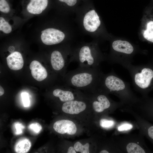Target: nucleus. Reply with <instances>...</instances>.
Returning a JSON list of instances; mask_svg holds the SVG:
<instances>
[{
    "instance_id": "4468645a",
    "label": "nucleus",
    "mask_w": 153,
    "mask_h": 153,
    "mask_svg": "<svg viewBox=\"0 0 153 153\" xmlns=\"http://www.w3.org/2000/svg\"><path fill=\"white\" fill-rule=\"evenodd\" d=\"M83 24L85 29L89 32H94L97 29L101 22L99 16L94 10L89 11L85 14Z\"/></svg>"
},
{
    "instance_id": "bb28decb",
    "label": "nucleus",
    "mask_w": 153,
    "mask_h": 153,
    "mask_svg": "<svg viewBox=\"0 0 153 153\" xmlns=\"http://www.w3.org/2000/svg\"><path fill=\"white\" fill-rule=\"evenodd\" d=\"M22 100L24 106L27 107L30 105V100L28 93L26 92H22L21 94Z\"/></svg>"
},
{
    "instance_id": "7ed1b4c3",
    "label": "nucleus",
    "mask_w": 153,
    "mask_h": 153,
    "mask_svg": "<svg viewBox=\"0 0 153 153\" xmlns=\"http://www.w3.org/2000/svg\"><path fill=\"white\" fill-rule=\"evenodd\" d=\"M144 137L139 133L138 134L124 133L115 134L112 139L122 153H153L146 144Z\"/></svg>"
},
{
    "instance_id": "b1692460",
    "label": "nucleus",
    "mask_w": 153,
    "mask_h": 153,
    "mask_svg": "<svg viewBox=\"0 0 153 153\" xmlns=\"http://www.w3.org/2000/svg\"><path fill=\"white\" fill-rule=\"evenodd\" d=\"M0 30L6 34L9 33L12 31L11 25L2 17L0 18Z\"/></svg>"
},
{
    "instance_id": "2eb2a0df",
    "label": "nucleus",
    "mask_w": 153,
    "mask_h": 153,
    "mask_svg": "<svg viewBox=\"0 0 153 153\" xmlns=\"http://www.w3.org/2000/svg\"><path fill=\"white\" fill-rule=\"evenodd\" d=\"M66 56H63L58 50H55L52 52L50 56V63L54 70L59 71L65 70L67 65L70 63Z\"/></svg>"
},
{
    "instance_id": "1a4fd4ad",
    "label": "nucleus",
    "mask_w": 153,
    "mask_h": 153,
    "mask_svg": "<svg viewBox=\"0 0 153 153\" xmlns=\"http://www.w3.org/2000/svg\"><path fill=\"white\" fill-rule=\"evenodd\" d=\"M41 39L42 42L47 45L57 44L62 42L65 37L64 33L54 28H48L41 32Z\"/></svg>"
},
{
    "instance_id": "6ab92c4d",
    "label": "nucleus",
    "mask_w": 153,
    "mask_h": 153,
    "mask_svg": "<svg viewBox=\"0 0 153 153\" xmlns=\"http://www.w3.org/2000/svg\"><path fill=\"white\" fill-rule=\"evenodd\" d=\"M31 143L27 138H22L15 143L14 150L17 153H26L28 152L31 147Z\"/></svg>"
},
{
    "instance_id": "c756f323",
    "label": "nucleus",
    "mask_w": 153,
    "mask_h": 153,
    "mask_svg": "<svg viewBox=\"0 0 153 153\" xmlns=\"http://www.w3.org/2000/svg\"><path fill=\"white\" fill-rule=\"evenodd\" d=\"M67 153H76V151L74 147L73 146L69 147L67 151Z\"/></svg>"
},
{
    "instance_id": "6e6552de",
    "label": "nucleus",
    "mask_w": 153,
    "mask_h": 153,
    "mask_svg": "<svg viewBox=\"0 0 153 153\" xmlns=\"http://www.w3.org/2000/svg\"><path fill=\"white\" fill-rule=\"evenodd\" d=\"M123 111L131 114L134 117L139 133L146 137L153 145V124L141 117L129 107H124Z\"/></svg>"
},
{
    "instance_id": "cd10ccee",
    "label": "nucleus",
    "mask_w": 153,
    "mask_h": 153,
    "mask_svg": "<svg viewBox=\"0 0 153 153\" xmlns=\"http://www.w3.org/2000/svg\"><path fill=\"white\" fill-rule=\"evenodd\" d=\"M60 2L64 3L70 7L75 5L76 3L77 0H58Z\"/></svg>"
},
{
    "instance_id": "9d476101",
    "label": "nucleus",
    "mask_w": 153,
    "mask_h": 153,
    "mask_svg": "<svg viewBox=\"0 0 153 153\" xmlns=\"http://www.w3.org/2000/svg\"><path fill=\"white\" fill-rule=\"evenodd\" d=\"M112 47L115 52L124 54L128 66L131 64L133 60L129 56L133 53L134 48L129 42L125 41L116 40L112 42Z\"/></svg>"
},
{
    "instance_id": "f8f14e48",
    "label": "nucleus",
    "mask_w": 153,
    "mask_h": 153,
    "mask_svg": "<svg viewBox=\"0 0 153 153\" xmlns=\"http://www.w3.org/2000/svg\"><path fill=\"white\" fill-rule=\"evenodd\" d=\"M77 99L64 102L62 107L63 111L68 114H76L84 110L86 107V103Z\"/></svg>"
},
{
    "instance_id": "aec40b11",
    "label": "nucleus",
    "mask_w": 153,
    "mask_h": 153,
    "mask_svg": "<svg viewBox=\"0 0 153 153\" xmlns=\"http://www.w3.org/2000/svg\"><path fill=\"white\" fill-rule=\"evenodd\" d=\"M137 128L135 122L133 123L128 122H119L115 129L116 133H128L133 129Z\"/></svg>"
},
{
    "instance_id": "a211bd4d",
    "label": "nucleus",
    "mask_w": 153,
    "mask_h": 153,
    "mask_svg": "<svg viewBox=\"0 0 153 153\" xmlns=\"http://www.w3.org/2000/svg\"><path fill=\"white\" fill-rule=\"evenodd\" d=\"M6 60L8 66L12 70H18L23 67V59L21 54L18 52L11 53L6 58Z\"/></svg>"
},
{
    "instance_id": "ddd939ff",
    "label": "nucleus",
    "mask_w": 153,
    "mask_h": 153,
    "mask_svg": "<svg viewBox=\"0 0 153 153\" xmlns=\"http://www.w3.org/2000/svg\"><path fill=\"white\" fill-rule=\"evenodd\" d=\"M53 128L58 133H66L70 135L75 134L77 131L76 127L75 124L68 120H61L56 121L53 125Z\"/></svg>"
},
{
    "instance_id": "20e7f679",
    "label": "nucleus",
    "mask_w": 153,
    "mask_h": 153,
    "mask_svg": "<svg viewBox=\"0 0 153 153\" xmlns=\"http://www.w3.org/2000/svg\"><path fill=\"white\" fill-rule=\"evenodd\" d=\"M126 69L130 73L135 89L141 94L143 98L147 97L153 80V70L143 65L131 64Z\"/></svg>"
},
{
    "instance_id": "f257e3e1",
    "label": "nucleus",
    "mask_w": 153,
    "mask_h": 153,
    "mask_svg": "<svg viewBox=\"0 0 153 153\" xmlns=\"http://www.w3.org/2000/svg\"><path fill=\"white\" fill-rule=\"evenodd\" d=\"M98 87L108 94L116 96L124 106H131L140 100L132 91L129 84L118 76L112 70L107 74L103 73Z\"/></svg>"
},
{
    "instance_id": "393cba45",
    "label": "nucleus",
    "mask_w": 153,
    "mask_h": 153,
    "mask_svg": "<svg viewBox=\"0 0 153 153\" xmlns=\"http://www.w3.org/2000/svg\"><path fill=\"white\" fill-rule=\"evenodd\" d=\"M10 5L7 0H0V11L5 13H7L10 11Z\"/></svg>"
},
{
    "instance_id": "7c9ffc66",
    "label": "nucleus",
    "mask_w": 153,
    "mask_h": 153,
    "mask_svg": "<svg viewBox=\"0 0 153 153\" xmlns=\"http://www.w3.org/2000/svg\"><path fill=\"white\" fill-rule=\"evenodd\" d=\"M4 93V90L3 88L1 86H0V96L3 95Z\"/></svg>"
},
{
    "instance_id": "dca6fc26",
    "label": "nucleus",
    "mask_w": 153,
    "mask_h": 153,
    "mask_svg": "<svg viewBox=\"0 0 153 153\" xmlns=\"http://www.w3.org/2000/svg\"><path fill=\"white\" fill-rule=\"evenodd\" d=\"M49 3V0H27L26 8L29 13L39 14L47 8Z\"/></svg>"
},
{
    "instance_id": "a878e982",
    "label": "nucleus",
    "mask_w": 153,
    "mask_h": 153,
    "mask_svg": "<svg viewBox=\"0 0 153 153\" xmlns=\"http://www.w3.org/2000/svg\"><path fill=\"white\" fill-rule=\"evenodd\" d=\"M28 128L36 134L39 133L42 129L41 125L37 122L31 124L29 126Z\"/></svg>"
},
{
    "instance_id": "c85d7f7f",
    "label": "nucleus",
    "mask_w": 153,
    "mask_h": 153,
    "mask_svg": "<svg viewBox=\"0 0 153 153\" xmlns=\"http://www.w3.org/2000/svg\"><path fill=\"white\" fill-rule=\"evenodd\" d=\"M24 128V126L22 124H17L15 125V128L16 131V134H20L22 133V128Z\"/></svg>"
},
{
    "instance_id": "f03ea898",
    "label": "nucleus",
    "mask_w": 153,
    "mask_h": 153,
    "mask_svg": "<svg viewBox=\"0 0 153 153\" xmlns=\"http://www.w3.org/2000/svg\"><path fill=\"white\" fill-rule=\"evenodd\" d=\"M103 73L99 66L94 68L78 67L66 74L65 80L68 86L74 87L76 89L93 91L98 87Z\"/></svg>"
},
{
    "instance_id": "4be33fe9",
    "label": "nucleus",
    "mask_w": 153,
    "mask_h": 153,
    "mask_svg": "<svg viewBox=\"0 0 153 153\" xmlns=\"http://www.w3.org/2000/svg\"><path fill=\"white\" fill-rule=\"evenodd\" d=\"M143 36L147 41L153 43V21H150L147 23Z\"/></svg>"
},
{
    "instance_id": "5701e85b",
    "label": "nucleus",
    "mask_w": 153,
    "mask_h": 153,
    "mask_svg": "<svg viewBox=\"0 0 153 153\" xmlns=\"http://www.w3.org/2000/svg\"><path fill=\"white\" fill-rule=\"evenodd\" d=\"M90 144L87 143L84 145L82 144L80 142H77L74 144V147L76 152L81 153H89Z\"/></svg>"
},
{
    "instance_id": "f3484780",
    "label": "nucleus",
    "mask_w": 153,
    "mask_h": 153,
    "mask_svg": "<svg viewBox=\"0 0 153 153\" xmlns=\"http://www.w3.org/2000/svg\"><path fill=\"white\" fill-rule=\"evenodd\" d=\"M29 68L32 76L37 80L41 81L47 78L48 73L46 69L38 61H32Z\"/></svg>"
},
{
    "instance_id": "412c9836",
    "label": "nucleus",
    "mask_w": 153,
    "mask_h": 153,
    "mask_svg": "<svg viewBox=\"0 0 153 153\" xmlns=\"http://www.w3.org/2000/svg\"><path fill=\"white\" fill-rule=\"evenodd\" d=\"M119 123V122L113 119L103 118L100 120L99 124L101 128L109 129L114 128L115 129Z\"/></svg>"
},
{
    "instance_id": "423d86ee",
    "label": "nucleus",
    "mask_w": 153,
    "mask_h": 153,
    "mask_svg": "<svg viewBox=\"0 0 153 153\" xmlns=\"http://www.w3.org/2000/svg\"><path fill=\"white\" fill-rule=\"evenodd\" d=\"M94 94L91 98L93 108L99 114L111 112L124 106L120 102H116L111 99L108 93L98 87L93 91Z\"/></svg>"
},
{
    "instance_id": "39448f33",
    "label": "nucleus",
    "mask_w": 153,
    "mask_h": 153,
    "mask_svg": "<svg viewBox=\"0 0 153 153\" xmlns=\"http://www.w3.org/2000/svg\"><path fill=\"white\" fill-rule=\"evenodd\" d=\"M90 46H82L77 52L74 53L70 58V62H77L79 67L83 68H94L99 66L100 63L105 60V58L99 54Z\"/></svg>"
},
{
    "instance_id": "9b49d317",
    "label": "nucleus",
    "mask_w": 153,
    "mask_h": 153,
    "mask_svg": "<svg viewBox=\"0 0 153 153\" xmlns=\"http://www.w3.org/2000/svg\"><path fill=\"white\" fill-rule=\"evenodd\" d=\"M77 90L69 86L65 89L58 88L53 90L52 94L54 97L59 98L61 102H65L81 98V94Z\"/></svg>"
},
{
    "instance_id": "0eeeda50",
    "label": "nucleus",
    "mask_w": 153,
    "mask_h": 153,
    "mask_svg": "<svg viewBox=\"0 0 153 153\" xmlns=\"http://www.w3.org/2000/svg\"><path fill=\"white\" fill-rule=\"evenodd\" d=\"M129 107L141 117L153 122V99H140L136 103Z\"/></svg>"
}]
</instances>
